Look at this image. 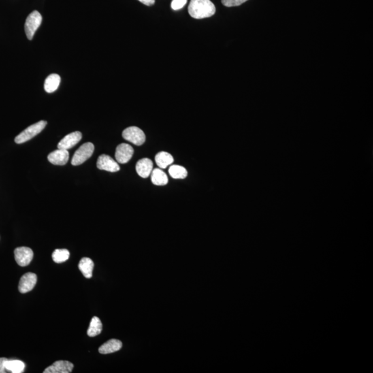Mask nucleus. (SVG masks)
I'll list each match as a JSON object with an SVG mask.
<instances>
[{
  "label": "nucleus",
  "instance_id": "1",
  "mask_svg": "<svg viewBox=\"0 0 373 373\" xmlns=\"http://www.w3.org/2000/svg\"><path fill=\"white\" fill-rule=\"evenodd\" d=\"M188 12L195 19L210 18L216 13V7L210 0H191Z\"/></svg>",
  "mask_w": 373,
  "mask_h": 373
},
{
  "label": "nucleus",
  "instance_id": "2",
  "mask_svg": "<svg viewBox=\"0 0 373 373\" xmlns=\"http://www.w3.org/2000/svg\"><path fill=\"white\" fill-rule=\"evenodd\" d=\"M46 124L47 122L45 120H41L37 123L32 124L24 129L20 134L17 135L15 141L17 144H22V143L27 142L41 132V131L46 127Z\"/></svg>",
  "mask_w": 373,
  "mask_h": 373
},
{
  "label": "nucleus",
  "instance_id": "3",
  "mask_svg": "<svg viewBox=\"0 0 373 373\" xmlns=\"http://www.w3.org/2000/svg\"><path fill=\"white\" fill-rule=\"evenodd\" d=\"M41 22H42V17L37 11H34L30 13L29 16L26 18L24 29H25L26 36L29 40L33 39L35 32L41 25Z\"/></svg>",
  "mask_w": 373,
  "mask_h": 373
},
{
  "label": "nucleus",
  "instance_id": "4",
  "mask_svg": "<svg viewBox=\"0 0 373 373\" xmlns=\"http://www.w3.org/2000/svg\"><path fill=\"white\" fill-rule=\"evenodd\" d=\"M94 152V145L91 143H86L83 144L76 152L71 160V164L77 166L82 165L84 162L87 161L88 158L93 155Z\"/></svg>",
  "mask_w": 373,
  "mask_h": 373
},
{
  "label": "nucleus",
  "instance_id": "5",
  "mask_svg": "<svg viewBox=\"0 0 373 373\" xmlns=\"http://www.w3.org/2000/svg\"><path fill=\"white\" fill-rule=\"evenodd\" d=\"M122 137L124 140L129 141L137 146L144 144L146 139L143 130L137 127H130L124 129L122 132Z\"/></svg>",
  "mask_w": 373,
  "mask_h": 373
},
{
  "label": "nucleus",
  "instance_id": "6",
  "mask_svg": "<svg viewBox=\"0 0 373 373\" xmlns=\"http://www.w3.org/2000/svg\"><path fill=\"white\" fill-rule=\"evenodd\" d=\"M15 259L20 266L25 267L29 265L33 258V252L27 247L17 248L14 251Z\"/></svg>",
  "mask_w": 373,
  "mask_h": 373
},
{
  "label": "nucleus",
  "instance_id": "7",
  "mask_svg": "<svg viewBox=\"0 0 373 373\" xmlns=\"http://www.w3.org/2000/svg\"><path fill=\"white\" fill-rule=\"evenodd\" d=\"M133 152H134V151H133V149L131 145L126 144V143H122V144L118 145L116 148V154H115L116 161L120 164L128 163L132 158Z\"/></svg>",
  "mask_w": 373,
  "mask_h": 373
},
{
  "label": "nucleus",
  "instance_id": "8",
  "mask_svg": "<svg viewBox=\"0 0 373 373\" xmlns=\"http://www.w3.org/2000/svg\"><path fill=\"white\" fill-rule=\"evenodd\" d=\"M97 167L101 170L107 171L109 172H117L120 169L118 162L106 154H103L99 156L97 161Z\"/></svg>",
  "mask_w": 373,
  "mask_h": 373
},
{
  "label": "nucleus",
  "instance_id": "9",
  "mask_svg": "<svg viewBox=\"0 0 373 373\" xmlns=\"http://www.w3.org/2000/svg\"><path fill=\"white\" fill-rule=\"evenodd\" d=\"M37 275L32 272L26 273L20 278L18 290L21 293H29L33 289L37 283Z\"/></svg>",
  "mask_w": 373,
  "mask_h": 373
},
{
  "label": "nucleus",
  "instance_id": "10",
  "mask_svg": "<svg viewBox=\"0 0 373 373\" xmlns=\"http://www.w3.org/2000/svg\"><path fill=\"white\" fill-rule=\"evenodd\" d=\"M81 139H82V133L80 131H75V132L69 133L64 137V138H62L58 143V148L62 149V150H69L78 144Z\"/></svg>",
  "mask_w": 373,
  "mask_h": 373
},
{
  "label": "nucleus",
  "instance_id": "11",
  "mask_svg": "<svg viewBox=\"0 0 373 373\" xmlns=\"http://www.w3.org/2000/svg\"><path fill=\"white\" fill-rule=\"evenodd\" d=\"M70 361L60 360L56 361L44 370V373H70L73 368Z\"/></svg>",
  "mask_w": 373,
  "mask_h": 373
},
{
  "label": "nucleus",
  "instance_id": "12",
  "mask_svg": "<svg viewBox=\"0 0 373 373\" xmlns=\"http://www.w3.org/2000/svg\"><path fill=\"white\" fill-rule=\"evenodd\" d=\"M69 153L68 150L62 149L54 151L48 156L49 161L55 165H65L69 161Z\"/></svg>",
  "mask_w": 373,
  "mask_h": 373
},
{
  "label": "nucleus",
  "instance_id": "13",
  "mask_svg": "<svg viewBox=\"0 0 373 373\" xmlns=\"http://www.w3.org/2000/svg\"><path fill=\"white\" fill-rule=\"evenodd\" d=\"M135 169L139 176L144 178H148L153 170V163L150 158H143L137 161Z\"/></svg>",
  "mask_w": 373,
  "mask_h": 373
},
{
  "label": "nucleus",
  "instance_id": "14",
  "mask_svg": "<svg viewBox=\"0 0 373 373\" xmlns=\"http://www.w3.org/2000/svg\"><path fill=\"white\" fill-rule=\"evenodd\" d=\"M122 346V342L120 340L112 339L102 345L99 348V351L100 353L103 355L107 354L113 353V352L118 351L121 349Z\"/></svg>",
  "mask_w": 373,
  "mask_h": 373
},
{
  "label": "nucleus",
  "instance_id": "15",
  "mask_svg": "<svg viewBox=\"0 0 373 373\" xmlns=\"http://www.w3.org/2000/svg\"><path fill=\"white\" fill-rule=\"evenodd\" d=\"M79 269L84 275V277L90 278L93 275V269L94 267V261L87 257L82 258L80 260L78 265Z\"/></svg>",
  "mask_w": 373,
  "mask_h": 373
},
{
  "label": "nucleus",
  "instance_id": "16",
  "mask_svg": "<svg viewBox=\"0 0 373 373\" xmlns=\"http://www.w3.org/2000/svg\"><path fill=\"white\" fill-rule=\"evenodd\" d=\"M60 80L61 78L59 75L53 73L49 75L45 80L44 86L45 91L50 94L56 91L59 87Z\"/></svg>",
  "mask_w": 373,
  "mask_h": 373
},
{
  "label": "nucleus",
  "instance_id": "17",
  "mask_svg": "<svg viewBox=\"0 0 373 373\" xmlns=\"http://www.w3.org/2000/svg\"><path fill=\"white\" fill-rule=\"evenodd\" d=\"M152 183L158 186H163L168 182L167 174L161 169H154L150 175Z\"/></svg>",
  "mask_w": 373,
  "mask_h": 373
},
{
  "label": "nucleus",
  "instance_id": "18",
  "mask_svg": "<svg viewBox=\"0 0 373 373\" xmlns=\"http://www.w3.org/2000/svg\"><path fill=\"white\" fill-rule=\"evenodd\" d=\"M155 161L160 168L166 169L167 166L174 163V158L167 152H161L156 154Z\"/></svg>",
  "mask_w": 373,
  "mask_h": 373
},
{
  "label": "nucleus",
  "instance_id": "19",
  "mask_svg": "<svg viewBox=\"0 0 373 373\" xmlns=\"http://www.w3.org/2000/svg\"><path fill=\"white\" fill-rule=\"evenodd\" d=\"M102 331H103V324H102L101 319L97 316H94L90 322L89 327L87 331L88 336L90 337L98 336L101 334Z\"/></svg>",
  "mask_w": 373,
  "mask_h": 373
},
{
  "label": "nucleus",
  "instance_id": "20",
  "mask_svg": "<svg viewBox=\"0 0 373 373\" xmlns=\"http://www.w3.org/2000/svg\"><path fill=\"white\" fill-rule=\"evenodd\" d=\"M5 368L6 370L10 371L12 373H22L25 369V363L22 361L16 360V359H13V360L7 359L5 362Z\"/></svg>",
  "mask_w": 373,
  "mask_h": 373
},
{
  "label": "nucleus",
  "instance_id": "21",
  "mask_svg": "<svg viewBox=\"0 0 373 373\" xmlns=\"http://www.w3.org/2000/svg\"><path fill=\"white\" fill-rule=\"evenodd\" d=\"M70 257V253L67 249H56L52 254V259L55 263H62L67 261Z\"/></svg>",
  "mask_w": 373,
  "mask_h": 373
},
{
  "label": "nucleus",
  "instance_id": "22",
  "mask_svg": "<svg viewBox=\"0 0 373 373\" xmlns=\"http://www.w3.org/2000/svg\"><path fill=\"white\" fill-rule=\"evenodd\" d=\"M169 173L175 179H184L188 176V171L182 166L171 165L169 167Z\"/></svg>",
  "mask_w": 373,
  "mask_h": 373
},
{
  "label": "nucleus",
  "instance_id": "23",
  "mask_svg": "<svg viewBox=\"0 0 373 373\" xmlns=\"http://www.w3.org/2000/svg\"><path fill=\"white\" fill-rule=\"evenodd\" d=\"M248 0H222V4L227 7H238Z\"/></svg>",
  "mask_w": 373,
  "mask_h": 373
},
{
  "label": "nucleus",
  "instance_id": "24",
  "mask_svg": "<svg viewBox=\"0 0 373 373\" xmlns=\"http://www.w3.org/2000/svg\"><path fill=\"white\" fill-rule=\"evenodd\" d=\"M186 3L188 0H172L171 4V9L175 11L180 10L183 8Z\"/></svg>",
  "mask_w": 373,
  "mask_h": 373
},
{
  "label": "nucleus",
  "instance_id": "25",
  "mask_svg": "<svg viewBox=\"0 0 373 373\" xmlns=\"http://www.w3.org/2000/svg\"><path fill=\"white\" fill-rule=\"evenodd\" d=\"M7 358H0V373H5L7 372L5 368V362L7 360Z\"/></svg>",
  "mask_w": 373,
  "mask_h": 373
},
{
  "label": "nucleus",
  "instance_id": "26",
  "mask_svg": "<svg viewBox=\"0 0 373 373\" xmlns=\"http://www.w3.org/2000/svg\"><path fill=\"white\" fill-rule=\"evenodd\" d=\"M138 1L143 3V5L149 6V7L154 5L155 3V0H138Z\"/></svg>",
  "mask_w": 373,
  "mask_h": 373
}]
</instances>
